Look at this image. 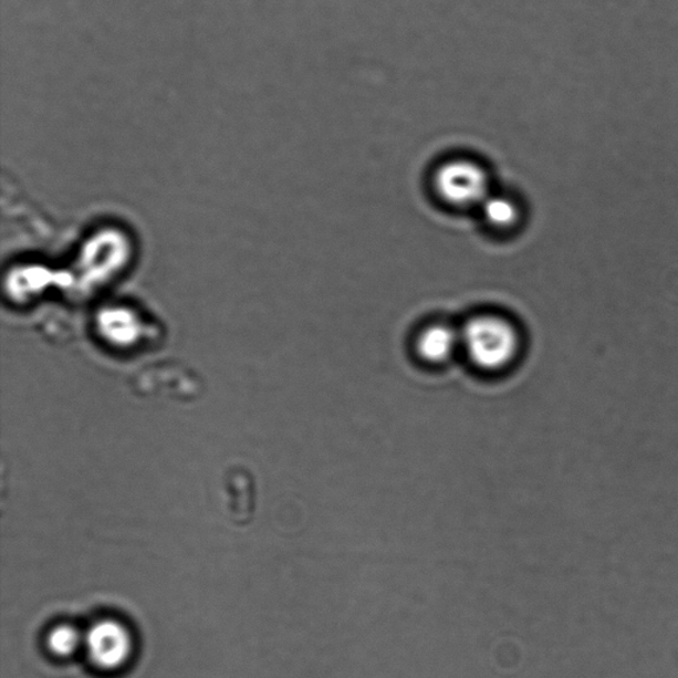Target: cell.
I'll use <instances>...</instances> for the list:
<instances>
[{
  "label": "cell",
  "instance_id": "1",
  "mask_svg": "<svg viewBox=\"0 0 678 678\" xmlns=\"http://www.w3.org/2000/svg\"><path fill=\"white\" fill-rule=\"evenodd\" d=\"M460 333L461 351L480 371H503L520 353L519 331L501 315H476L460 328Z\"/></svg>",
  "mask_w": 678,
  "mask_h": 678
},
{
  "label": "cell",
  "instance_id": "4",
  "mask_svg": "<svg viewBox=\"0 0 678 678\" xmlns=\"http://www.w3.org/2000/svg\"><path fill=\"white\" fill-rule=\"evenodd\" d=\"M459 351H461V333L451 325H429L416 340V352L427 364H446Z\"/></svg>",
  "mask_w": 678,
  "mask_h": 678
},
{
  "label": "cell",
  "instance_id": "3",
  "mask_svg": "<svg viewBox=\"0 0 678 678\" xmlns=\"http://www.w3.org/2000/svg\"><path fill=\"white\" fill-rule=\"evenodd\" d=\"M91 660L100 669L123 667L129 659L132 639L123 624L107 620L95 624L86 637Z\"/></svg>",
  "mask_w": 678,
  "mask_h": 678
},
{
  "label": "cell",
  "instance_id": "2",
  "mask_svg": "<svg viewBox=\"0 0 678 678\" xmlns=\"http://www.w3.org/2000/svg\"><path fill=\"white\" fill-rule=\"evenodd\" d=\"M434 184L439 197L456 207H480L492 192L484 167L466 158L447 160L439 166Z\"/></svg>",
  "mask_w": 678,
  "mask_h": 678
},
{
  "label": "cell",
  "instance_id": "6",
  "mask_svg": "<svg viewBox=\"0 0 678 678\" xmlns=\"http://www.w3.org/2000/svg\"><path fill=\"white\" fill-rule=\"evenodd\" d=\"M80 635L75 628L60 626L52 630L49 636V647L53 655L59 657L71 656L77 649Z\"/></svg>",
  "mask_w": 678,
  "mask_h": 678
},
{
  "label": "cell",
  "instance_id": "5",
  "mask_svg": "<svg viewBox=\"0 0 678 678\" xmlns=\"http://www.w3.org/2000/svg\"><path fill=\"white\" fill-rule=\"evenodd\" d=\"M487 225L497 230H508L520 220V207L503 194L490 192L479 207Z\"/></svg>",
  "mask_w": 678,
  "mask_h": 678
}]
</instances>
